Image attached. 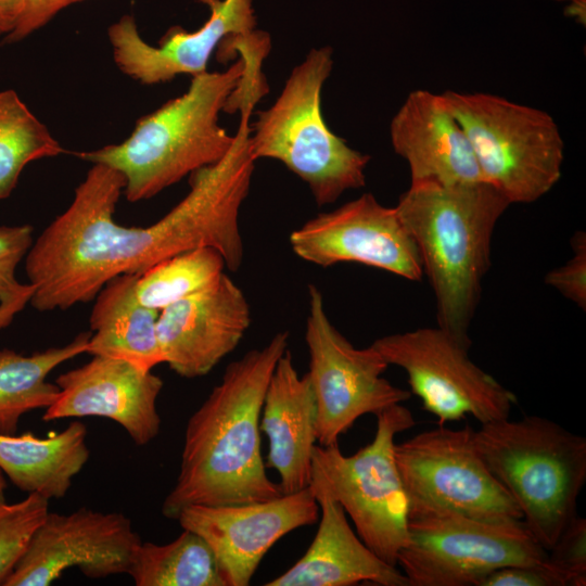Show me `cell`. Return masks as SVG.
<instances>
[{"label": "cell", "instance_id": "cell-1", "mask_svg": "<svg viewBox=\"0 0 586 586\" xmlns=\"http://www.w3.org/2000/svg\"><path fill=\"white\" fill-rule=\"evenodd\" d=\"M289 332L230 362L207 398L189 418L176 483L162 514L176 520L192 505L265 501L283 495L266 473L260 413L269 379L288 351Z\"/></svg>", "mask_w": 586, "mask_h": 586}, {"label": "cell", "instance_id": "cell-2", "mask_svg": "<svg viewBox=\"0 0 586 586\" xmlns=\"http://www.w3.org/2000/svg\"><path fill=\"white\" fill-rule=\"evenodd\" d=\"M509 205L486 181L410 182L395 205L432 288L437 326L468 348L493 234Z\"/></svg>", "mask_w": 586, "mask_h": 586}, {"label": "cell", "instance_id": "cell-3", "mask_svg": "<svg viewBox=\"0 0 586 586\" xmlns=\"http://www.w3.org/2000/svg\"><path fill=\"white\" fill-rule=\"evenodd\" d=\"M243 72L240 55L226 71L193 76L183 94L141 116L123 142L74 154L119 171L129 202L151 199L229 151L234 135L219 125V114Z\"/></svg>", "mask_w": 586, "mask_h": 586}, {"label": "cell", "instance_id": "cell-4", "mask_svg": "<svg viewBox=\"0 0 586 586\" xmlns=\"http://www.w3.org/2000/svg\"><path fill=\"white\" fill-rule=\"evenodd\" d=\"M475 449L522 513L534 538L549 550L577 515L586 481V440L539 416L481 424Z\"/></svg>", "mask_w": 586, "mask_h": 586}, {"label": "cell", "instance_id": "cell-5", "mask_svg": "<svg viewBox=\"0 0 586 586\" xmlns=\"http://www.w3.org/2000/svg\"><path fill=\"white\" fill-rule=\"evenodd\" d=\"M332 49H311L289 75L276 101L251 126L253 157L281 162L307 183L317 205L334 203L366 184L370 156L351 148L324 120L322 88Z\"/></svg>", "mask_w": 586, "mask_h": 586}, {"label": "cell", "instance_id": "cell-6", "mask_svg": "<svg viewBox=\"0 0 586 586\" xmlns=\"http://www.w3.org/2000/svg\"><path fill=\"white\" fill-rule=\"evenodd\" d=\"M481 174L510 204L532 203L559 181L564 141L547 112L487 92L442 93Z\"/></svg>", "mask_w": 586, "mask_h": 586}, {"label": "cell", "instance_id": "cell-7", "mask_svg": "<svg viewBox=\"0 0 586 586\" xmlns=\"http://www.w3.org/2000/svg\"><path fill=\"white\" fill-rule=\"evenodd\" d=\"M415 425L402 404L377 415L373 440L345 456L339 444L315 445L309 486L326 491L343 507L366 546L386 563L408 539V501L396 466L395 436Z\"/></svg>", "mask_w": 586, "mask_h": 586}, {"label": "cell", "instance_id": "cell-8", "mask_svg": "<svg viewBox=\"0 0 586 586\" xmlns=\"http://www.w3.org/2000/svg\"><path fill=\"white\" fill-rule=\"evenodd\" d=\"M548 550L523 520L491 521L453 512L408 517L397 556L409 586H479L505 566L543 565Z\"/></svg>", "mask_w": 586, "mask_h": 586}, {"label": "cell", "instance_id": "cell-9", "mask_svg": "<svg viewBox=\"0 0 586 586\" xmlns=\"http://www.w3.org/2000/svg\"><path fill=\"white\" fill-rule=\"evenodd\" d=\"M474 430L438 425L395 444L408 517L453 512L482 520H522L513 499L479 456Z\"/></svg>", "mask_w": 586, "mask_h": 586}, {"label": "cell", "instance_id": "cell-10", "mask_svg": "<svg viewBox=\"0 0 586 586\" xmlns=\"http://www.w3.org/2000/svg\"><path fill=\"white\" fill-rule=\"evenodd\" d=\"M305 342L319 445L339 444L340 436L364 415L377 416L410 398V391L382 377L388 365L372 345L357 348L333 326L315 284L308 285Z\"/></svg>", "mask_w": 586, "mask_h": 586}, {"label": "cell", "instance_id": "cell-11", "mask_svg": "<svg viewBox=\"0 0 586 586\" xmlns=\"http://www.w3.org/2000/svg\"><path fill=\"white\" fill-rule=\"evenodd\" d=\"M402 368L410 393L440 424L471 416L481 424L508 418L515 395L475 365L467 346L437 327L381 336L371 344Z\"/></svg>", "mask_w": 586, "mask_h": 586}, {"label": "cell", "instance_id": "cell-12", "mask_svg": "<svg viewBox=\"0 0 586 586\" xmlns=\"http://www.w3.org/2000/svg\"><path fill=\"white\" fill-rule=\"evenodd\" d=\"M141 539L120 512H48L3 586H48L69 568L90 578L128 574Z\"/></svg>", "mask_w": 586, "mask_h": 586}, {"label": "cell", "instance_id": "cell-13", "mask_svg": "<svg viewBox=\"0 0 586 586\" xmlns=\"http://www.w3.org/2000/svg\"><path fill=\"white\" fill-rule=\"evenodd\" d=\"M289 242L296 256L323 268L359 263L411 281L423 277L418 250L395 206L382 205L371 193L309 219Z\"/></svg>", "mask_w": 586, "mask_h": 586}, {"label": "cell", "instance_id": "cell-14", "mask_svg": "<svg viewBox=\"0 0 586 586\" xmlns=\"http://www.w3.org/2000/svg\"><path fill=\"white\" fill-rule=\"evenodd\" d=\"M318 517L319 505L307 487L265 501L192 505L176 520L182 530L199 534L208 544L226 586H246L280 538L314 524Z\"/></svg>", "mask_w": 586, "mask_h": 586}, {"label": "cell", "instance_id": "cell-15", "mask_svg": "<svg viewBox=\"0 0 586 586\" xmlns=\"http://www.w3.org/2000/svg\"><path fill=\"white\" fill-rule=\"evenodd\" d=\"M196 1L209 8L208 20L193 31L170 27L158 46L140 36L131 14L113 23L107 37L118 69L142 85L164 84L178 75L193 77L207 71L211 56L226 38L255 29L253 0Z\"/></svg>", "mask_w": 586, "mask_h": 586}, {"label": "cell", "instance_id": "cell-16", "mask_svg": "<svg viewBox=\"0 0 586 586\" xmlns=\"http://www.w3.org/2000/svg\"><path fill=\"white\" fill-rule=\"evenodd\" d=\"M59 394L42 420L101 417L118 423L136 445L153 441L161 429L156 402L163 380L126 360L92 356L87 364L60 374Z\"/></svg>", "mask_w": 586, "mask_h": 586}, {"label": "cell", "instance_id": "cell-17", "mask_svg": "<svg viewBox=\"0 0 586 586\" xmlns=\"http://www.w3.org/2000/svg\"><path fill=\"white\" fill-rule=\"evenodd\" d=\"M250 324V304L224 272L209 288L160 311L164 364L182 378L203 377L239 345Z\"/></svg>", "mask_w": 586, "mask_h": 586}, {"label": "cell", "instance_id": "cell-18", "mask_svg": "<svg viewBox=\"0 0 586 586\" xmlns=\"http://www.w3.org/2000/svg\"><path fill=\"white\" fill-rule=\"evenodd\" d=\"M390 138L395 153L408 164L410 182L485 181L468 137L442 93L411 91L391 120Z\"/></svg>", "mask_w": 586, "mask_h": 586}, {"label": "cell", "instance_id": "cell-19", "mask_svg": "<svg viewBox=\"0 0 586 586\" xmlns=\"http://www.w3.org/2000/svg\"><path fill=\"white\" fill-rule=\"evenodd\" d=\"M320 509L318 531L302 558L267 586H351L369 582L409 586L405 574L380 559L351 527L343 507L326 491L308 486Z\"/></svg>", "mask_w": 586, "mask_h": 586}, {"label": "cell", "instance_id": "cell-20", "mask_svg": "<svg viewBox=\"0 0 586 586\" xmlns=\"http://www.w3.org/2000/svg\"><path fill=\"white\" fill-rule=\"evenodd\" d=\"M260 430L268 437L266 468L278 472L283 494L307 488L316 445V403L306 373L298 374L288 349L266 388Z\"/></svg>", "mask_w": 586, "mask_h": 586}, {"label": "cell", "instance_id": "cell-21", "mask_svg": "<svg viewBox=\"0 0 586 586\" xmlns=\"http://www.w3.org/2000/svg\"><path fill=\"white\" fill-rule=\"evenodd\" d=\"M137 278L119 275L98 292L89 318L91 332L86 353L123 359L151 371L164 364L156 330L160 311L138 300Z\"/></svg>", "mask_w": 586, "mask_h": 586}, {"label": "cell", "instance_id": "cell-22", "mask_svg": "<svg viewBox=\"0 0 586 586\" xmlns=\"http://www.w3.org/2000/svg\"><path fill=\"white\" fill-rule=\"evenodd\" d=\"M87 428L71 422L61 432L37 437L0 433V470L21 491L46 499L64 497L87 463Z\"/></svg>", "mask_w": 586, "mask_h": 586}, {"label": "cell", "instance_id": "cell-23", "mask_svg": "<svg viewBox=\"0 0 586 586\" xmlns=\"http://www.w3.org/2000/svg\"><path fill=\"white\" fill-rule=\"evenodd\" d=\"M89 337L90 332H82L64 346L29 356L8 348L0 351V433L15 434L23 415L53 404L60 390L47 380L48 375L61 364L86 353Z\"/></svg>", "mask_w": 586, "mask_h": 586}, {"label": "cell", "instance_id": "cell-24", "mask_svg": "<svg viewBox=\"0 0 586 586\" xmlns=\"http://www.w3.org/2000/svg\"><path fill=\"white\" fill-rule=\"evenodd\" d=\"M128 574L137 586H226L213 550L190 530L164 545L141 542Z\"/></svg>", "mask_w": 586, "mask_h": 586}, {"label": "cell", "instance_id": "cell-25", "mask_svg": "<svg viewBox=\"0 0 586 586\" xmlns=\"http://www.w3.org/2000/svg\"><path fill=\"white\" fill-rule=\"evenodd\" d=\"M65 152L14 90L0 91V200L10 196L27 164Z\"/></svg>", "mask_w": 586, "mask_h": 586}, {"label": "cell", "instance_id": "cell-26", "mask_svg": "<svg viewBox=\"0 0 586 586\" xmlns=\"http://www.w3.org/2000/svg\"><path fill=\"white\" fill-rule=\"evenodd\" d=\"M225 268V259L217 250L196 247L163 259L138 275L136 293L144 306L161 311L209 288Z\"/></svg>", "mask_w": 586, "mask_h": 586}, {"label": "cell", "instance_id": "cell-27", "mask_svg": "<svg viewBox=\"0 0 586 586\" xmlns=\"http://www.w3.org/2000/svg\"><path fill=\"white\" fill-rule=\"evenodd\" d=\"M48 501L35 493L12 504L0 497V585L11 574L34 532L49 512Z\"/></svg>", "mask_w": 586, "mask_h": 586}, {"label": "cell", "instance_id": "cell-28", "mask_svg": "<svg viewBox=\"0 0 586 586\" xmlns=\"http://www.w3.org/2000/svg\"><path fill=\"white\" fill-rule=\"evenodd\" d=\"M30 225L0 226V330L11 323L35 292V288L21 284L15 277L20 262L26 257L33 241Z\"/></svg>", "mask_w": 586, "mask_h": 586}, {"label": "cell", "instance_id": "cell-29", "mask_svg": "<svg viewBox=\"0 0 586 586\" xmlns=\"http://www.w3.org/2000/svg\"><path fill=\"white\" fill-rule=\"evenodd\" d=\"M547 565L562 586L586 585V519L576 515L548 550Z\"/></svg>", "mask_w": 586, "mask_h": 586}, {"label": "cell", "instance_id": "cell-30", "mask_svg": "<svg viewBox=\"0 0 586 586\" xmlns=\"http://www.w3.org/2000/svg\"><path fill=\"white\" fill-rule=\"evenodd\" d=\"M572 257L545 276L547 285L556 289L581 309H586V233L576 231L571 239Z\"/></svg>", "mask_w": 586, "mask_h": 586}, {"label": "cell", "instance_id": "cell-31", "mask_svg": "<svg viewBox=\"0 0 586 586\" xmlns=\"http://www.w3.org/2000/svg\"><path fill=\"white\" fill-rule=\"evenodd\" d=\"M86 0H24L23 10L14 30L2 38V43L24 40L47 25L63 9Z\"/></svg>", "mask_w": 586, "mask_h": 586}, {"label": "cell", "instance_id": "cell-32", "mask_svg": "<svg viewBox=\"0 0 586 586\" xmlns=\"http://www.w3.org/2000/svg\"><path fill=\"white\" fill-rule=\"evenodd\" d=\"M479 586H562L547 565H513L500 568L485 576Z\"/></svg>", "mask_w": 586, "mask_h": 586}, {"label": "cell", "instance_id": "cell-33", "mask_svg": "<svg viewBox=\"0 0 586 586\" xmlns=\"http://www.w3.org/2000/svg\"><path fill=\"white\" fill-rule=\"evenodd\" d=\"M24 0H0V37L4 38L16 27Z\"/></svg>", "mask_w": 586, "mask_h": 586}, {"label": "cell", "instance_id": "cell-34", "mask_svg": "<svg viewBox=\"0 0 586 586\" xmlns=\"http://www.w3.org/2000/svg\"><path fill=\"white\" fill-rule=\"evenodd\" d=\"M569 2V12L572 16L576 17L578 22H585L586 20V0H556Z\"/></svg>", "mask_w": 586, "mask_h": 586}, {"label": "cell", "instance_id": "cell-35", "mask_svg": "<svg viewBox=\"0 0 586 586\" xmlns=\"http://www.w3.org/2000/svg\"><path fill=\"white\" fill-rule=\"evenodd\" d=\"M7 488V481L3 472L0 470V497H4V491Z\"/></svg>", "mask_w": 586, "mask_h": 586}]
</instances>
